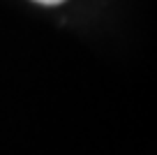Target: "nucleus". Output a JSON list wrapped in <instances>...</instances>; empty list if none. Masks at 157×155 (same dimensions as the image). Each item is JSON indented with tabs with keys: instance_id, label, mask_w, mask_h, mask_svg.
Here are the masks:
<instances>
[{
	"instance_id": "obj_1",
	"label": "nucleus",
	"mask_w": 157,
	"mask_h": 155,
	"mask_svg": "<svg viewBox=\"0 0 157 155\" xmlns=\"http://www.w3.org/2000/svg\"><path fill=\"white\" fill-rule=\"evenodd\" d=\"M35 2H39V5H60L65 0H35Z\"/></svg>"
}]
</instances>
